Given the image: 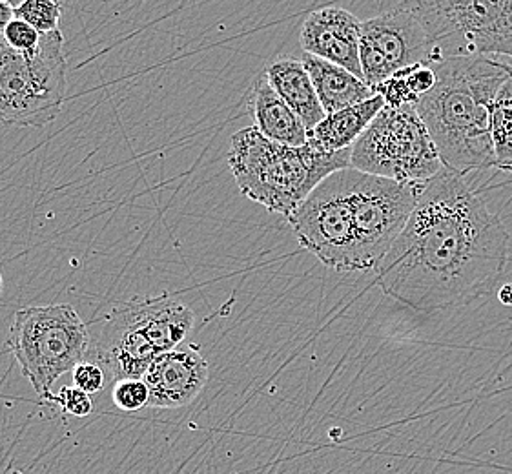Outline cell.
Here are the masks:
<instances>
[{
    "mask_svg": "<svg viewBox=\"0 0 512 474\" xmlns=\"http://www.w3.org/2000/svg\"><path fill=\"white\" fill-rule=\"evenodd\" d=\"M4 2H6V4H10L11 8H13V10H17V8H19V6H21L22 2H24V0H4Z\"/></svg>",
    "mask_w": 512,
    "mask_h": 474,
    "instance_id": "obj_26",
    "label": "cell"
},
{
    "mask_svg": "<svg viewBox=\"0 0 512 474\" xmlns=\"http://www.w3.org/2000/svg\"><path fill=\"white\" fill-rule=\"evenodd\" d=\"M359 61L365 83L376 90L403 68L438 59L421 22L409 10L396 6L361 22Z\"/></svg>",
    "mask_w": 512,
    "mask_h": 474,
    "instance_id": "obj_10",
    "label": "cell"
},
{
    "mask_svg": "<svg viewBox=\"0 0 512 474\" xmlns=\"http://www.w3.org/2000/svg\"><path fill=\"white\" fill-rule=\"evenodd\" d=\"M0 42H2V39H0Z\"/></svg>",
    "mask_w": 512,
    "mask_h": 474,
    "instance_id": "obj_28",
    "label": "cell"
},
{
    "mask_svg": "<svg viewBox=\"0 0 512 474\" xmlns=\"http://www.w3.org/2000/svg\"><path fill=\"white\" fill-rule=\"evenodd\" d=\"M68 61L61 30L44 33L31 52L0 42V124L44 128L62 112Z\"/></svg>",
    "mask_w": 512,
    "mask_h": 474,
    "instance_id": "obj_6",
    "label": "cell"
},
{
    "mask_svg": "<svg viewBox=\"0 0 512 474\" xmlns=\"http://www.w3.org/2000/svg\"><path fill=\"white\" fill-rule=\"evenodd\" d=\"M427 31L436 59L507 55L512 59V0H398Z\"/></svg>",
    "mask_w": 512,
    "mask_h": 474,
    "instance_id": "obj_9",
    "label": "cell"
},
{
    "mask_svg": "<svg viewBox=\"0 0 512 474\" xmlns=\"http://www.w3.org/2000/svg\"><path fill=\"white\" fill-rule=\"evenodd\" d=\"M509 234L465 177L443 168L420 186L400 237L376 267L381 290L412 309L471 305L496 289Z\"/></svg>",
    "mask_w": 512,
    "mask_h": 474,
    "instance_id": "obj_1",
    "label": "cell"
},
{
    "mask_svg": "<svg viewBox=\"0 0 512 474\" xmlns=\"http://www.w3.org/2000/svg\"><path fill=\"white\" fill-rule=\"evenodd\" d=\"M112 400L117 409L124 413H137L150 402V391L143 382V378H130V380H119L112 385Z\"/></svg>",
    "mask_w": 512,
    "mask_h": 474,
    "instance_id": "obj_20",
    "label": "cell"
},
{
    "mask_svg": "<svg viewBox=\"0 0 512 474\" xmlns=\"http://www.w3.org/2000/svg\"><path fill=\"white\" fill-rule=\"evenodd\" d=\"M301 61L310 73L319 101L327 114H334L343 108L365 103L376 95V90L365 83L361 77L334 62L319 59L310 53H303Z\"/></svg>",
    "mask_w": 512,
    "mask_h": 474,
    "instance_id": "obj_16",
    "label": "cell"
},
{
    "mask_svg": "<svg viewBox=\"0 0 512 474\" xmlns=\"http://www.w3.org/2000/svg\"><path fill=\"white\" fill-rule=\"evenodd\" d=\"M4 294V278H2V272H0V298Z\"/></svg>",
    "mask_w": 512,
    "mask_h": 474,
    "instance_id": "obj_27",
    "label": "cell"
},
{
    "mask_svg": "<svg viewBox=\"0 0 512 474\" xmlns=\"http://www.w3.org/2000/svg\"><path fill=\"white\" fill-rule=\"evenodd\" d=\"M287 221L297 243L325 267L338 272H367L350 166L323 179Z\"/></svg>",
    "mask_w": 512,
    "mask_h": 474,
    "instance_id": "obj_8",
    "label": "cell"
},
{
    "mask_svg": "<svg viewBox=\"0 0 512 474\" xmlns=\"http://www.w3.org/2000/svg\"><path fill=\"white\" fill-rule=\"evenodd\" d=\"M492 146L496 168L512 172V75L502 84L492 108Z\"/></svg>",
    "mask_w": 512,
    "mask_h": 474,
    "instance_id": "obj_18",
    "label": "cell"
},
{
    "mask_svg": "<svg viewBox=\"0 0 512 474\" xmlns=\"http://www.w3.org/2000/svg\"><path fill=\"white\" fill-rule=\"evenodd\" d=\"M228 166L243 196L288 219L323 179L349 168L350 148L321 154L308 145H281L250 126L232 135Z\"/></svg>",
    "mask_w": 512,
    "mask_h": 474,
    "instance_id": "obj_3",
    "label": "cell"
},
{
    "mask_svg": "<svg viewBox=\"0 0 512 474\" xmlns=\"http://www.w3.org/2000/svg\"><path fill=\"white\" fill-rule=\"evenodd\" d=\"M299 41L305 53L334 62L363 79L359 61L361 21L354 13L343 8L312 11L303 22Z\"/></svg>",
    "mask_w": 512,
    "mask_h": 474,
    "instance_id": "obj_12",
    "label": "cell"
},
{
    "mask_svg": "<svg viewBox=\"0 0 512 474\" xmlns=\"http://www.w3.org/2000/svg\"><path fill=\"white\" fill-rule=\"evenodd\" d=\"M62 6L57 0H24L15 10V19L28 22L39 33L59 30Z\"/></svg>",
    "mask_w": 512,
    "mask_h": 474,
    "instance_id": "obj_19",
    "label": "cell"
},
{
    "mask_svg": "<svg viewBox=\"0 0 512 474\" xmlns=\"http://www.w3.org/2000/svg\"><path fill=\"white\" fill-rule=\"evenodd\" d=\"M350 166L409 185L427 183L445 168L416 106H383L350 148Z\"/></svg>",
    "mask_w": 512,
    "mask_h": 474,
    "instance_id": "obj_7",
    "label": "cell"
},
{
    "mask_svg": "<svg viewBox=\"0 0 512 474\" xmlns=\"http://www.w3.org/2000/svg\"><path fill=\"white\" fill-rule=\"evenodd\" d=\"M383 106V97L376 93L365 103L327 114L316 128L308 132L307 145L321 154H336L341 150H349L369 128Z\"/></svg>",
    "mask_w": 512,
    "mask_h": 474,
    "instance_id": "obj_15",
    "label": "cell"
},
{
    "mask_svg": "<svg viewBox=\"0 0 512 474\" xmlns=\"http://www.w3.org/2000/svg\"><path fill=\"white\" fill-rule=\"evenodd\" d=\"M210 365L195 347H177L157 356L143 382L150 391L148 407L181 409L199 398L205 391Z\"/></svg>",
    "mask_w": 512,
    "mask_h": 474,
    "instance_id": "obj_11",
    "label": "cell"
},
{
    "mask_svg": "<svg viewBox=\"0 0 512 474\" xmlns=\"http://www.w3.org/2000/svg\"><path fill=\"white\" fill-rule=\"evenodd\" d=\"M42 33L35 30L28 22L21 21V19H13L8 24V28L4 30L2 41L6 42L10 48L17 50V52H31L39 46L41 42Z\"/></svg>",
    "mask_w": 512,
    "mask_h": 474,
    "instance_id": "obj_22",
    "label": "cell"
},
{
    "mask_svg": "<svg viewBox=\"0 0 512 474\" xmlns=\"http://www.w3.org/2000/svg\"><path fill=\"white\" fill-rule=\"evenodd\" d=\"M498 299L502 301L505 307H512V283H505L498 290Z\"/></svg>",
    "mask_w": 512,
    "mask_h": 474,
    "instance_id": "obj_25",
    "label": "cell"
},
{
    "mask_svg": "<svg viewBox=\"0 0 512 474\" xmlns=\"http://www.w3.org/2000/svg\"><path fill=\"white\" fill-rule=\"evenodd\" d=\"M432 68L436 84L416 110L443 165L463 177L496 166L492 108L511 66L485 55H456L432 62Z\"/></svg>",
    "mask_w": 512,
    "mask_h": 474,
    "instance_id": "obj_2",
    "label": "cell"
},
{
    "mask_svg": "<svg viewBox=\"0 0 512 474\" xmlns=\"http://www.w3.org/2000/svg\"><path fill=\"white\" fill-rule=\"evenodd\" d=\"M72 380L75 387H79L81 391L88 392L90 396L103 391L104 385L108 382L103 367L97 365L95 361L90 360L81 361V363L73 369Z\"/></svg>",
    "mask_w": 512,
    "mask_h": 474,
    "instance_id": "obj_23",
    "label": "cell"
},
{
    "mask_svg": "<svg viewBox=\"0 0 512 474\" xmlns=\"http://www.w3.org/2000/svg\"><path fill=\"white\" fill-rule=\"evenodd\" d=\"M265 75L277 95L299 115L308 132L327 117L303 61L279 57L268 64Z\"/></svg>",
    "mask_w": 512,
    "mask_h": 474,
    "instance_id": "obj_14",
    "label": "cell"
},
{
    "mask_svg": "<svg viewBox=\"0 0 512 474\" xmlns=\"http://www.w3.org/2000/svg\"><path fill=\"white\" fill-rule=\"evenodd\" d=\"M194 325V310L179 299L157 296L123 301L90 325L86 360L101 365L112 385L137 380L157 356L177 349Z\"/></svg>",
    "mask_w": 512,
    "mask_h": 474,
    "instance_id": "obj_4",
    "label": "cell"
},
{
    "mask_svg": "<svg viewBox=\"0 0 512 474\" xmlns=\"http://www.w3.org/2000/svg\"><path fill=\"white\" fill-rule=\"evenodd\" d=\"M90 340V325L79 312L68 303H55L17 310L8 347L33 391L53 402V385L86 360Z\"/></svg>",
    "mask_w": 512,
    "mask_h": 474,
    "instance_id": "obj_5",
    "label": "cell"
},
{
    "mask_svg": "<svg viewBox=\"0 0 512 474\" xmlns=\"http://www.w3.org/2000/svg\"><path fill=\"white\" fill-rule=\"evenodd\" d=\"M53 402L62 409V413L70 414L73 418H84L90 416L93 411V402L88 392L81 391L75 385L62 387L59 394L53 396Z\"/></svg>",
    "mask_w": 512,
    "mask_h": 474,
    "instance_id": "obj_21",
    "label": "cell"
},
{
    "mask_svg": "<svg viewBox=\"0 0 512 474\" xmlns=\"http://www.w3.org/2000/svg\"><path fill=\"white\" fill-rule=\"evenodd\" d=\"M434 84L436 72L431 62H421L390 75L385 83L379 84L376 93L383 97L385 106L390 108L416 106L423 99V95L431 92Z\"/></svg>",
    "mask_w": 512,
    "mask_h": 474,
    "instance_id": "obj_17",
    "label": "cell"
},
{
    "mask_svg": "<svg viewBox=\"0 0 512 474\" xmlns=\"http://www.w3.org/2000/svg\"><path fill=\"white\" fill-rule=\"evenodd\" d=\"M15 19V10L10 4H6L4 0H0V39L4 35V30L8 28V24Z\"/></svg>",
    "mask_w": 512,
    "mask_h": 474,
    "instance_id": "obj_24",
    "label": "cell"
},
{
    "mask_svg": "<svg viewBox=\"0 0 512 474\" xmlns=\"http://www.w3.org/2000/svg\"><path fill=\"white\" fill-rule=\"evenodd\" d=\"M248 112L252 115L257 130L268 139L281 145L307 146V126L277 95L272 84L268 83L265 73L257 75L252 90L248 93Z\"/></svg>",
    "mask_w": 512,
    "mask_h": 474,
    "instance_id": "obj_13",
    "label": "cell"
}]
</instances>
